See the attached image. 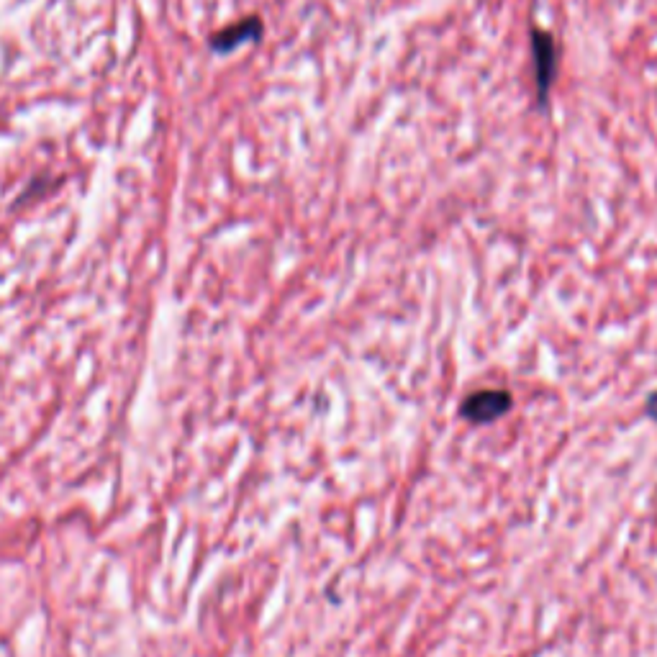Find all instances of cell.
I'll return each instance as SVG.
<instances>
[{
	"label": "cell",
	"instance_id": "3957f363",
	"mask_svg": "<svg viewBox=\"0 0 657 657\" xmlns=\"http://www.w3.org/2000/svg\"><path fill=\"white\" fill-rule=\"evenodd\" d=\"M260 34H262L260 18H244L242 24L229 26V29H224V31H219V34L211 36V49H214V52H221V54L234 52V49L242 47V44L260 39Z\"/></svg>",
	"mask_w": 657,
	"mask_h": 657
},
{
	"label": "cell",
	"instance_id": "277c9868",
	"mask_svg": "<svg viewBox=\"0 0 657 657\" xmlns=\"http://www.w3.org/2000/svg\"><path fill=\"white\" fill-rule=\"evenodd\" d=\"M645 409H647V414H650L652 419L657 421V391L652 393L650 398H647V406H645Z\"/></svg>",
	"mask_w": 657,
	"mask_h": 657
},
{
	"label": "cell",
	"instance_id": "6da1fadb",
	"mask_svg": "<svg viewBox=\"0 0 657 657\" xmlns=\"http://www.w3.org/2000/svg\"><path fill=\"white\" fill-rule=\"evenodd\" d=\"M514 406V398L509 391L501 388H491V391H475L470 393L460 406V414L470 421V424H493L496 419L506 416Z\"/></svg>",
	"mask_w": 657,
	"mask_h": 657
},
{
	"label": "cell",
	"instance_id": "7a4b0ae2",
	"mask_svg": "<svg viewBox=\"0 0 657 657\" xmlns=\"http://www.w3.org/2000/svg\"><path fill=\"white\" fill-rule=\"evenodd\" d=\"M532 49H534V70H537V103L545 108L547 101H550V88L552 83H555V72H557V47L550 31L534 29Z\"/></svg>",
	"mask_w": 657,
	"mask_h": 657
}]
</instances>
